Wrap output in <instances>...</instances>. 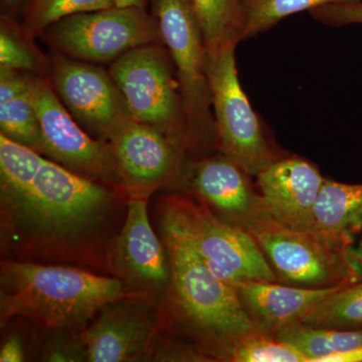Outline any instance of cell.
Returning a JSON list of instances; mask_svg holds the SVG:
<instances>
[{"mask_svg":"<svg viewBox=\"0 0 362 362\" xmlns=\"http://www.w3.org/2000/svg\"><path fill=\"white\" fill-rule=\"evenodd\" d=\"M209 350H214L218 358L233 362H308L292 345L264 331L243 335Z\"/></svg>","mask_w":362,"mask_h":362,"instance_id":"cell-22","label":"cell"},{"mask_svg":"<svg viewBox=\"0 0 362 362\" xmlns=\"http://www.w3.org/2000/svg\"><path fill=\"white\" fill-rule=\"evenodd\" d=\"M349 284L362 281V235L339 252Z\"/></svg>","mask_w":362,"mask_h":362,"instance_id":"cell-28","label":"cell"},{"mask_svg":"<svg viewBox=\"0 0 362 362\" xmlns=\"http://www.w3.org/2000/svg\"><path fill=\"white\" fill-rule=\"evenodd\" d=\"M235 47V45H228L206 54L216 138L221 153L250 175L257 176L285 154L276 145L240 85Z\"/></svg>","mask_w":362,"mask_h":362,"instance_id":"cell-4","label":"cell"},{"mask_svg":"<svg viewBox=\"0 0 362 362\" xmlns=\"http://www.w3.org/2000/svg\"><path fill=\"white\" fill-rule=\"evenodd\" d=\"M0 134L42 154L28 74L0 66Z\"/></svg>","mask_w":362,"mask_h":362,"instance_id":"cell-19","label":"cell"},{"mask_svg":"<svg viewBox=\"0 0 362 362\" xmlns=\"http://www.w3.org/2000/svg\"><path fill=\"white\" fill-rule=\"evenodd\" d=\"M307 230L340 252L362 235V183L324 180Z\"/></svg>","mask_w":362,"mask_h":362,"instance_id":"cell-17","label":"cell"},{"mask_svg":"<svg viewBox=\"0 0 362 362\" xmlns=\"http://www.w3.org/2000/svg\"><path fill=\"white\" fill-rule=\"evenodd\" d=\"M116 6L118 7H139L144 8L146 0H115Z\"/></svg>","mask_w":362,"mask_h":362,"instance_id":"cell-30","label":"cell"},{"mask_svg":"<svg viewBox=\"0 0 362 362\" xmlns=\"http://www.w3.org/2000/svg\"><path fill=\"white\" fill-rule=\"evenodd\" d=\"M113 199L90 180L0 134L2 228L28 244H63L84 235Z\"/></svg>","mask_w":362,"mask_h":362,"instance_id":"cell-1","label":"cell"},{"mask_svg":"<svg viewBox=\"0 0 362 362\" xmlns=\"http://www.w3.org/2000/svg\"><path fill=\"white\" fill-rule=\"evenodd\" d=\"M33 103L39 119L42 156L102 185L123 187L107 141L90 137L62 103L47 78L28 75Z\"/></svg>","mask_w":362,"mask_h":362,"instance_id":"cell-10","label":"cell"},{"mask_svg":"<svg viewBox=\"0 0 362 362\" xmlns=\"http://www.w3.org/2000/svg\"><path fill=\"white\" fill-rule=\"evenodd\" d=\"M108 71L134 120L160 131L180 149L188 147L180 84L175 64L163 42L126 52L111 64Z\"/></svg>","mask_w":362,"mask_h":362,"instance_id":"cell-5","label":"cell"},{"mask_svg":"<svg viewBox=\"0 0 362 362\" xmlns=\"http://www.w3.org/2000/svg\"><path fill=\"white\" fill-rule=\"evenodd\" d=\"M252 235L277 278L290 285L326 287L349 285L339 252L313 233L288 225L267 209L243 226Z\"/></svg>","mask_w":362,"mask_h":362,"instance_id":"cell-9","label":"cell"},{"mask_svg":"<svg viewBox=\"0 0 362 362\" xmlns=\"http://www.w3.org/2000/svg\"><path fill=\"white\" fill-rule=\"evenodd\" d=\"M49 82L62 103L83 126L107 141L112 133L133 119L109 71L96 64L54 57Z\"/></svg>","mask_w":362,"mask_h":362,"instance_id":"cell-11","label":"cell"},{"mask_svg":"<svg viewBox=\"0 0 362 362\" xmlns=\"http://www.w3.org/2000/svg\"><path fill=\"white\" fill-rule=\"evenodd\" d=\"M245 0H190L207 52L240 44Z\"/></svg>","mask_w":362,"mask_h":362,"instance_id":"cell-21","label":"cell"},{"mask_svg":"<svg viewBox=\"0 0 362 362\" xmlns=\"http://www.w3.org/2000/svg\"><path fill=\"white\" fill-rule=\"evenodd\" d=\"M301 323L335 329H362V281L332 293Z\"/></svg>","mask_w":362,"mask_h":362,"instance_id":"cell-23","label":"cell"},{"mask_svg":"<svg viewBox=\"0 0 362 362\" xmlns=\"http://www.w3.org/2000/svg\"><path fill=\"white\" fill-rule=\"evenodd\" d=\"M309 13L318 23L331 28L362 25V0L328 4Z\"/></svg>","mask_w":362,"mask_h":362,"instance_id":"cell-27","label":"cell"},{"mask_svg":"<svg viewBox=\"0 0 362 362\" xmlns=\"http://www.w3.org/2000/svg\"><path fill=\"white\" fill-rule=\"evenodd\" d=\"M25 358L23 356V343L20 337L11 335L2 345L0 350V361L1 362H20Z\"/></svg>","mask_w":362,"mask_h":362,"instance_id":"cell-29","label":"cell"},{"mask_svg":"<svg viewBox=\"0 0 362 362\" xmlns=\"http://www.w3.org/2000/svg\"><path fill=\"white\" fill-rule=\"evenodd\" d=\"M107 142L130 195L149 197L180 170L183 150L160 131L134 119L117 128Z\"/></svg>","mask_w":362,"mask_h":362,"instance_id":"cell-12","label":"cell"},{"mask_svg":"<svg viewBox=\"0 0 362 362\" xmlns=\"http://www.w3.org/2000/svg\"><path fill=\"white\" fill-rule=\"evenodd\" d=\"M267 209L288 225L307 230L325 177L303 157L285 156L256 176Z\"/></svg>","mask_w":362,"mask_h":362,"instance_id":"cell-14","label":"cell"},{"mask_svg":"<svg viewBox=\"0 0 362 362\" xmlns=\"http://www.w3.org/2000/svg\"><path fill=\"white\" fill-rule=\"evenodd\" d=\"M144 195H131L127 216L117 244V262L125 275L147 287L168 282L170 266L150 225Z\"/></svg>","mask_w":362,"mask_h":362,"instance_id":"cell-16","label":"cell"},{"mask_svg":"<svg viewBox=\"0 0 362 362\" xmlns=\"http://www.w3.org/2000/svg\"><path fill=\"white\" fill-rule=\"evenodd\" d=\"M126 296L121 281L71 267L28 262L2 265V321L23 316L49 329L75 327Z\"/></svg>","mask_w":362,"mask_h":362,"instance_id":"cell-2","label":"cell"},{"mask_svg":"<svg viewBox=\"0 0 362 362\" xmlns=\"http://www.w3.org/2000/svg\"><path fill=\"white\" fill-rule=\"evenodd\" d=\"M47 32L59 54L92 64H112L136 47L162 42L156 18L139 7L75 14Z\"/></svg>","mask_w":362,"mask_h":362,"instance_id":"cell-7","label":"cell"},{"mask_svg":"<svg viewBox=\"0 0 362 362\" xmlns=\"http://www.w3.org/2000/svg\"><path fill=\"white\" fill-rule=\"evenodd\" d=\"M349 1L358 0H245L240 40L252 39L271 30L292 14L310 13L318 7Z\"/></svg>","mask_w":362,"mask_h":362,"instance_id":"cell-24","label":"cell"},{"mask_svg":"<svg viewBox=\"0 0 362 362\" xmlns=\"http://www.w3.org/2000/svg\"><path fill=\"white\" fill-rule=\"evenodd\" d=\"M7 2H9V4H16V2L20 1V0H6Z\"/></svg>","mask_w":362,"mask_h":362,"instance_id":"cell-31","label":"cell"},{"mask_svg":"<svg viewBox=\"0 0 362 362\" xmlns=\"http://www.w3.org/2000/svg\"><path fill=\"white\" fill-rule=\"evenodd\" d=\"M162 225L178 305L189 322L209 338V349L262 331L243 306L237 288L209 268L168 213Z\"/></svg>","mask_w":362,"mask_h":362,"instance_id":"cell-3","label":"cell"},{"mask_svg":"<svg viewBox=\"0 0 362 362\" xmlns=\"http://www.w3.org/2000/svg\"><path fill=\"white\" fill-rule=\"evenodd\" d=\"M151 328L148 319L141 314L106 305L99 318L86 331V357L92 362L129 361L146 349Z\"/></svg>","mask_w":362,"mask_h":362,"instance_id":"cell-18","label":"cell"},{"mask_svg":"<svg viewBox=\"0 0 362 362\" xmlns=\"http://www.w3.org/2000/svg\"><path fill=\"white\" fill-rule=\"evenodd\" d=\"M114 6L115 0H33L23 28V33L30 39L68 16Z\"/></svg>","mask_w":362,"mask_h":362,"instance_id":"cell-25","label":"cell"},{"mask_svg":"<svg viewBox=\"0 0 362 362\" xmlns=\"http://www.w3.org/2000/svg\"><path fill=\"white\" fill-rule=\"evenodd\" d=\"M299 350L308 362H326L330 357L362 349V329L344 330L298 323L273 335Z\"/></svg>","mask_w":362,"mask_h":362,"instance_id":"cell-20","label":"cell"},{"mask_svg":"<svg viewBox=\"0 0 362 362\" xmlns=\"http://www.w3.org/2000/svg\"><path fill=\"white\" fill-rule=\"evenodd\" d=\"M185 171V180L197 197L233 225L243 228L266 207L252 176L221 152L194 162Z\"/></svg>","mask_w":362,"mask_h":362,"instance_id":"cell-13","label":"cell"},{"mask_svg":"<svg viewBox=\"0 0 362 362\" xmlns=\"http://www.w3.org/2000/svg\"><path fill=\"white\" fill-rule=\"evenodd\" d=\"M173 204L166 213L218 278L233 287L245 281L277 282V275L247 230L187 199Z\"/></svg>","mask_w":362,"mask_h":362,"instance_id":"cell-8","label":"cell"},{"mask_svg":"<svg viewBox=\"0 0 362 362\" xmlns=\"http://www.w3.org/2000/svg\"><path fill=\"white\" fill-rule=\"evenodd\" d=\"M162 42L168 47L180 84L188 146L216 141V122L206 74V47L190 0H152Z\"/></svg>","mask_w":362,"mask_h":362,"instance_id":"cell-6","label":"cell"},{"mask_svg":"<svg viewBox=\"0 0 362 362\" xmlns=\"http://www.w3.org/2000/svg\"><path fill=\"white\" fill-rule=\"evenodd\" d=\"M345 285L301 287L251 280L235 288L252 322L264 332L275 335L278 331L301 323L325 298Z\"/></svg>","mask_w":362,"mask_h":362,"instance_id":"cell-15","label":"cell"},{"mask_svg":"<svg viewBox=\"0 0 362 362\" xmlns=\"http://www.w3.org/2000/svg\"><path fill=\"white\" fill-rule=\"evenodd\" d=\"M18 35L2 20L0 30V66L28 73H37L44 68V61L28 45V40Z\"/></svg>","mask_w":362,"mask_h":362,"instance_id":"cell-26","label":"cell"}]
</instances>
